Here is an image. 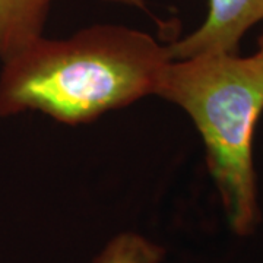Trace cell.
I'll use <instances>...</instances> for the list:
<instances>
[{
  "label": "cell",
  "mask_w": 263,
  "mask_h": 263,
  "mask_svg": "<svg viewBox=\"0 0 263 263\" xmlns=\"http://www.w3.org/2000/svg\"><path fill=\"white\" fill-rule=\"evenodd\" d=\"M171 60L168 44L119 24L43 35L2 62L0 117L37 111L62 124H88L157 95Z\"/></svg>",
  "instance_id": "cell-1"
},
{
  "label": "cell",
  "mask_w": 263,
  "mask_h": 263,
  "mask_svg": "<svg viewBox=\"0 0 263 263\" xmlns=\"http://www.w3.org/2000/svg\"><path fill=\"white\" fill-rule=\"evenodd\" d=\"M157 97L196 126L231 231L253 234L262 219L253 164L254 129L263 113L262 59L237 53L173 59Z\"/></svg>",
  "instance_id": "cell-2"
},
{
  "label": "cell",
  "mask_w": 263,
  "mask_h": 263,
  "mask_svg": "<svg viewBox=\"0 0 263 263\" xmlns=\"http://www.w3.org/2000/svg\"><path fill=\"white\" fill-rule=\"evenodd\" d=\"M203 24L170 43L171 59L235 54L245 34L263 21V0H208Z\"/></svg>",
  "instance_id": "cell-3"
},
{
  "label": "cell",
  "mask_w": 263,
  "mask_h": 263,
  "mask_svg": "<svg viewBox=\"0 0 263 263\" xmlns=\"http://www.w3.org/2000/svg\"><path fill=\"white\" fill-rule=\"evenodd\" d=\"M56 0H0V60L5 62L43 37Z\"/></svg>",
  "instance_id": "cell-4"
},
{
  "label": "cell",
  "mask_w": 263,
  "mask_h": 263,
  "mask_svg": "<svg viewBox=\"0 0 263 263\" xmlns=\"http://www.w3.org/2000/svg\"><path fill=\"white\" fill-rule=\"evenodd\" d=\"M165 256L160 243L136 231H122L105 243L92 263H162Z\"/></svg>",
  "instance_id": "cell-5"
},
{
  "label": "cell",
  "mask_w": 263,
  "mask_h": 263,
  "mask_svg": "<svg viewBox=\"0 0 263 263\" xmlns=\"http://www.w3.org/2000/svg\"><path fill=\"white\" fill-rule=\"evenodd\" d=\"M103 2L123 5L127 8H135V9H146V0H103Z\"/></svg>",
  "instance_id": "cell-6"
},
{
  "label": "cell",
  "mask_w": 263,
  "mask_h": 263,
  "mask_svg": "<svg viewBox=\"0 0 263 263\" xmlns=\"http://www.w3.org/2000/svg\"><path fill=\"white\" fill-rule=\"evenodd\" d=\"M256 56L263 60V37H262V40H260V44H259V51L256 53Z\"/></svg>",
  "instance_id": "cell-7"
}]
</instances>
